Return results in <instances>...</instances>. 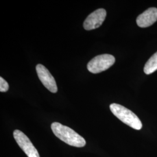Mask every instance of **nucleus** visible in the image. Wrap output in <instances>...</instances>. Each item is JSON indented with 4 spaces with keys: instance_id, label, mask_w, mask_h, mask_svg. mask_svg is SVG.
Instances as JSON below:
<instances>
[{
    "instance_id": "nucleus-1",
    "label": "nucleus",
    "mask_w": 157,
    "mask_h": 157,
    "mask_svg": "<svg viewBox=\"0 0 157 157\" xmlns=\"http://www.w3.org/2000/svg\"><path fill=\"white\" fill-rule=\"evenodd\" d=\"M51 128L54 134L67 144L76 147H83L86 145V142L84 138L67 126L54 122Z\"/></svg>"
},
{
    "instance_id": "nucleus-7",
    "label": "nucleus",
    "mask_w": 157,
    "mask_h": 157,
    "mask_svg": "<svg viewBox=\"0 0 157 157\" xmlns=\"http://www.w3.org/2000/svg\"><path fill=\"white\" fill-rule=\"evenodd\" d=\"M157 21V8L151 7L147 10L137 17L136 23L140 28H147Z\"/></svg>"
},
{
    "instance_id": "nucleus-4",
    "label": "nucleus",
    "mask_w": 157,
    "mask_h": 157,
    "mask_svg": "<svg viewBox=\"0 0 157 157\" xmlns=\"http://www.w3.org/2000/svg\"><path fill=\"white\" fill-rule=\"evenodd\" d=\"M13 137L18 146L22 150L28 157H40L37 149L33 146L31 141L22 132L15 130L13 132Z\"/></svg>"
},
{
    "instance_id": "nucleus-8",
    "label": "nucleus",
    "mask_w": 157,
    "mask_h": 157,
    "mask_svg": "<svg viewBox=\"0 0 157 157\" xmlns=\"http://www.w3.org/2000/svg\"><path fill=\"white\" fill-rule=\"evenodd\" d=\"M157 70V52L146 62L144 67V72L147 75H150Z\"/></svg>"
},
{
    "instance_id": "nucleus-2",
    "label": "nucleus",
    "mask_w": 157,
    "mask_h": 157,
    "mask_svg": "<svg viewBox=\"0 0 157 157\" xmlns=\"http://www.w3.org/2000/svg\"><path fill=\"white\" fill-rule=\"evenodd\" d=\"M109 108L112 113L124 124L136 130L142 128L143 124L139 118L129 109L116 103L111 104Z\"/></svg>"
},
{
    "instance_id": "nucleus-9",
    "label": "nucleus",
    "mask_w": 157,
    "mask_h": 157,
    "mask_svg": "<svg viewBox=\"0 0 157 157\" xmlns=\"http://www.w3.org/2000/svg\"><path fill=\"white\" fill-rule=\"evenodd\" d=\"M9 89V84L5 79L2 77L0 78V91L6 92Z\"/></svg>"
},
{
    "instance_id": "nucleus-6",
    "label": "nucleus",
    "mask_w": 157,
    "mask_h": 157,
    "mask_svg": "<svg viewBox=\"0 0 157 157\" xmlns=\"http://www.w3.org/2000/svg\"><path fill=\"white\" fill-rule=\"evenodd\" d=\"M107 15V12L103 9H98L92 12L86 19L83 27L86 30H91L100 27Z\"/></svg>"
},
{
    "instance_id": "nucleus-5",
    "label": "nucleus",
    "mask_w": 157,
    "mask_h": 157,
    "mask_svg": "<svg viewBox=\"0 0 157 157\" xmlns=\"http://www.w3.org/2000/svg\"><path fill=\"white\" fill-rule=\"evenodd\" d=\"M36 69L38 77L43 84L51 93H56L58 88L56 82L49 71L41 64H38Z\"/></svg>"
},
{
    "instance_id": "nucleus-3",
    "label": "nucleus",
    "mask_w": 157,
    "mask_h": 157,
    "mask_svg": "<svg viewBox=\"0 0 157 157\" xmlns=\"http://www.w3.org/2000/svg\"><path fill=\"white\" fill-rule=\"evenodd\" d=\"M115 57L110 54H102L93 58L87 64L88 71L92 73H101L115 63Z\"/></svg>"
}]
</instances>
